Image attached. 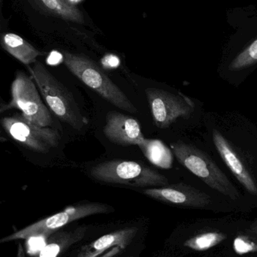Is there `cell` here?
<instances>
[{"label": "cell", "instance_id": "obj_9", "mask_svg": "<svg viewBox=\"0 0 257 257\" xmlns=\"http://www.w3.org/2000/svg\"><path fill=\"white\" fill-rule=\"evenodd\" d=\"M142 193L151 199L176 206L204 208L211 202L208 194L182 182L145 189Z\"/></svg>", "mask_w": 257, "mask_h": 257}, {"label": "cell", "instance_id": "obj_10", "mask_svg": "<svg viewBox=\"0 0 257 257\" xmlns=\"http://www.w3.org/2000/svg\"><path fill=\"white\" fill-rule=\"evenodd\" d=\"M103 134L111 143L118 145H138L145 141L139 122L126 114L109 111L105 117Z\"/></svg>", "mask_w": 257, "mask_h": 257}, {"label": "cell", "instance_id": "obj_24", "mask_svg": "<svg viewBox=\"0 0 257 257\" xmlns=\"http://www.w3.org/2000/svg\"><path fill=\"white\" fill-rule=\"evenodd\" d=\"M2 2H3V0H0V4H1Z\"/></svg>", "mask_w": 257, "mask_h": 257}, {"label": "cell", "instance_id": "obj_11", "mask_svg": "<svg viewBox=\"0 0 257 257\" xmlns=\"http://www.w3.org/2000/svg\"><path fill=\"white\" fill-rule=\"evenodd\" d=\"M138 229L126 228L110 232L84 246L77 257H114L131 244Z\"/></svg>", "mask_w": 257, "mask_h": 257}, {"label": "cell", "instance_id": "obj_15", "mask_svg": "<svg viewBox=\"0 0 257 257\" xmlns=\"http://www.w3.org/2000/svg\"><path fill=\"white\" fill-rule=\"evenodd\" d=\"M30 2L41 10L53 16L77 24L84 22L82 14L69 0H30Z\"/></svg>", "mask_w": 257, "mask_h": 257}, {"label": "cell", "instance_id": "obj_7", "mask_svg": "<svg viewBox=\"0 0 257 257\" xmlns=\"http://www.w3.org/2000/svg\"><path fill=\"white\" fill-rule=\"evenodd\" d=\"M114 211L112 206L100 202H85L67 207L63 211L39 220L21 230L0 239V243L15 240L29 239L32 237L48 238L60 228L84 217Z\"/></svg>", "mask_w": 257, "mask_h": 257}, {"label": "cell", "instance_id": "obj_2", "mask_svg": "<svg viewBox=\"0 0 257 257\" xmlns=\"http://www.w3.org/2000/svg\"><path fill=\"white\" fill-rule=\"evenodd\" d=\"M26 68L54 117L77 131L88 124L70 90L40 60Z\"/></svg>", "mask_w": 257, "mask_h": 257}, {"label": "cell", "instance_id": "obj_22", "mask_svg": "<svg viewBox=\"0 0 257 257\" xmlns=\"http://www.w3.org/2000/svg\"><path fill=\"white\" fill-rule=\"evenodd\" d=\"M69 1L71 2L72 3H79V2H81V0H69Z\"/></svg>", "mask_w": 257, "mask_h": 257}, {"label": "cell", "instance_id": "obj_25", "mask_svg": "<svg viewBox=\"0 0 257 257\" xmlns=\"http://www.w3.org/2000/svg\"><path fill=\"white\" fill-rule=\"evenodd\" d=\"M0 159H1V154H0Z\"/></svg>", "mask_w": 257, "mask_h": 257}, {"label": "cell", "instance_id": "obj_20", "mask_svg": "<svg viewBox=\"0 0 257 257\" xmlns=\"http://www.w3.org/2000/svg\"><path fill=\"white\" fill-rule=\"evenodd\" d=\"M11 110L10 106H9V103H3L0 102V114L3 112H5L6 111H9Z\"/></svg>", "mask_w": 257, "mask_h": 257}, {"label": "cell", "instance_id": "obj_1", "mask_svg": "<svg viewBox=\"0 0 257 257\" xmlns=\"http://www.w3.org/2000/svg\"><path fill=\"white\" fill-rule=\"evenodd\" d=\"M0 126L24 158L35 166H45L61 144L58 128L35 124L21 112L2 117Z\"/></svg>", "mask_w": 257, "mask_h": 257}, {"label": "cell", "instance_id": "obj_12", "mask_svg": "<svg viewBox=\"0 0 257 257\" xmlns=\"http://www.w3.org/2000/svg\"><path fill=\"white\" fill-rule=\"evenodd\" d=\"M212 139L219 155L237 181L248 193L257 195V186L251 174L227 139L217 130H213Z\"/></svg>", "mask_w": 257, "mask_h": 257}, {"label": "cell", "instance_id": "obj_8", "mask_svg": "<svg viewBox=\"0 0 257 257\" xmlns=\"http://www.w3.org/2000/svg\"><path fill=\"white\" fill-rule=\"evenodd\" d=\"M145 94L154 124L161 130L169 128L178 119L189 118L194 111L193 101L182 93L148 87L145 89Z\"/></svg>", "mask_w": 257, "mask_h": 257}, {"label": "cell", "instance_id": "obj_23", "mask_svg": "<svg viewBox=\"0 0 257 257\" xmlns=\"http://www.w3.org/2000/svg\"><path fill=\"white\" fill-rule=\"evenodd\" d=\"M0 28H1V20H0Z\"/></svg>", "mask_w": 257, "mask_h": 257}, {"label": "cell", "instance_id": "obj_6", "mask_svg": "<svg viewBox=\"0 0 257 257\" xmlns=\"http://www.w3.org/2000/svg\"><path fill=\"white\" fill-rule=\"evenodd\" d=\"M11 109H18L27 120L43 127H54L55 120L30 74L18 70L11 86Z\"/></svg>", "mask_w": 257, "mask_h": 257}, {"label": "cell", "instance_id": "obj_5", "mask_svg": "<svg viewBox=\"0 0 257 257\" xmlns=\"http://www.w3.org/2000/svg\"><path fill=\"white\" fill-rule=\"evenodd\" d=\"M93 179L105 184L134 187H164L169 185L165 175L142 163L126 160H110L92 168Z\"/></svg>", "mask_w": 257, "mask_h": 257}, {"label": "cell", "instance_id": "obj_19", "mask_svg": "<svg viewBox=\"0 0 257 257\" xmlns=\"http://www.w3.org/2000/svg\"><path fill=\"white\" fill-rule=\"evenodd\" d=\"M233 248L235 253L239 255H243L255 251L256 246L251 241L244 239L241 237H238L234 241Z\"/></svg>", "mask_w": 257, "mask_h": 257}, {"label": "cell", "instance_id": "obj_3", "mask_svg": "<svg viewBox=\"0 0 257 257\" xmlns=\"http://www.w3.org/2000/svg\"><path fill=\"white\" fill-rule=\"evenodd\" d=\"M63 61L71 73L111 105L132 114L138 112L137 108L127 96L111 81L96 62L85 56L67 51H63Z\"/></svg>", "mask_w": 257, "mask_h": 257}, {"label": "cell", "instance_id": "obj_18", "mask_svg": "<svg viewBox=\"0 0 257 257\" xmlns=\"http://www.w3.org/2000/svg\"><path fill=\"white\" fill-rule=\"evenodd\" d=\"M257 63V39L231 62L229 69L233 72L248 69Z\"/></svg>", "mask_w": 257, "mask_h": 257}, {"label": "cell", "instance_id": "obj_21", "mask_svg": "<svg viewBox=\"0 0 257 257\" xmlns=\"http://www.w3.org/2000/svg\"><path fill=\"white\" fill-rule=\"evenodd\" d=\"M3 130H1V127H0V140H2V139H4L5 137L3 136Z\"/></svg>", "mask_w": 257, "mask_h": 257}, {"label": "cell", "instance_id": "obj_14", "mask_svg": "<svg viewBox=\"0 0 257 257\" xmlns=\"http://www.w3.org/2000/svg\"><path fill=\"white\" fill-rule=\"evenodd\" d=\"M86 232L87 227L80 226L73 230L54 232L48 237L37 257H60L69 247L81 241Z\"/></svg>", "mask_w": 257, "mask_h": 257}, {"label": "cell", "instance_id": "obj_4", "mask_svg": "<svg viewBox=\"0 0 257 257\" xmlns=\"http://www.w3.org/2000/svg\"><path fill=\"white\" fill-rule=\"evenodd\" d=\"M178 161L208 187L232 199H238V190L214 160L202 150L184 142L171 145Z\"/></svg>", "mask_w": 257, "mask_h": 257}, {"label": "cell", "instance_id": "obj_16", "mask_svg": "<svg viewBox=\"0 0 257 257\" xmlns=\"http://www.w3.org/2000/svg\"><path fill=\"white\" fill-rule=\"evenodd\" d=\"M139 147L152 164L162 169L172 168L173 162L172 151L161 140L145 139Z\"/></svg>", "mask_w": 257, "mask_h": 257}, {"label": "cell", "instance_id": "obj_17", "mask_svg": "<svg viewBox=\"0 0 257 257\" xmlns=\"http://www.w3.org/2000/svg\"><path fill=\"white\" fill-rule=\"evenodd\" d=\"M225 239L221 233L215 232H205L189 238L184 242V247L196 251H205L220 244Z\"/></svg>", "mask_w": 257, "mask_h": 257}, {"label": "cell", "instance_id": "obj_13", "mask_svg": "<svg viewBox=\"0 0 257 257\" xmlns=\"http://www.w3.org/2000/svg\"><path fill=\"white\" fill-rule=\"evenodd\" d=\"M2 48L25 66L34 63L45 53L36 49L34 46L15 33H4L0 36Z\"/></svg>", "mask_w": 257, "mask_h": 257}]
</instances>
